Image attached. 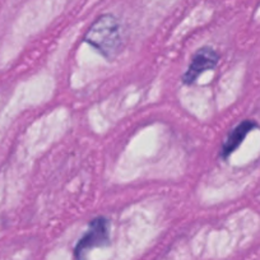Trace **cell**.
Here are the masks:
<instances>
[{
    "instance_id": "3957f363",
    "label": "cell",
    "mask_w": 260,
    "mask_h": 260,
    "mask_svg": "<svg viewBox=\"0 0 260 260\" xmlns=\"http://www.w3.org/2000/svg\"><path fill=\"white\" fill-rule=\"evenodd\" d=\"M219 56L216 52V50L209 46H204L195 52L191 57L189 67L186 72L182 76V83L184 84H192L197 82V79L206 73L207 71L216 68L218 64Z\"/></svg>"
},
{
    "instance_id": "277c9868",
    "label": "cell",
    "mask_w": 260,
    "mask_h": 260,
    "mask_svg": "<svg viewBox=\"0 0 260 260\" xmlns=\"http://www.w3.org/2000/svg\"><path fill=\"white\" fill-rule=\"evenodd\" d=\"M256 126V122L252 121V120H244V121L240 122L239 125H236V126L230 132L226 141L222 144L221 156L223 157L224 159L229 158V157L241 146V143L244 142V139L246 138L247 134Z\"/></svg>"
},
{
    "instance_id": "7a4b0ae2",
    "label": "cell",
    "mask_w": 260,
    "mask_h": 260,
    "mask_svg": "<svg viewBox=\"0 0 260 260\" xmlns=\"http://www.w3.org/2000/svg\"><path fill=\"white\" fill-rule=\"evenodd\" d=\"M110 242V221L104 216L96 217L88 224L86 234L79 239L74 255L77 260H86L87 252L96 247L107 246Z\"/></svg>"
},
{
    "instance_id": "6da1fadb",
    "label": "cell",
    "mask_w": 260,
    "mask_h": 260,
    "mask_svg": "<svg viewBox=\"0 0 260 260\" xmlns=\"http://www.w3.org/2000/svg\"><path fill=\"white\" fill-rule=\"evenodd\" d=\"M84 41L96 49L105 59L112 60L121 50L122 36L120 22L111 14L99 17L86 34Z\"/></svg>"
}]
</instances>
